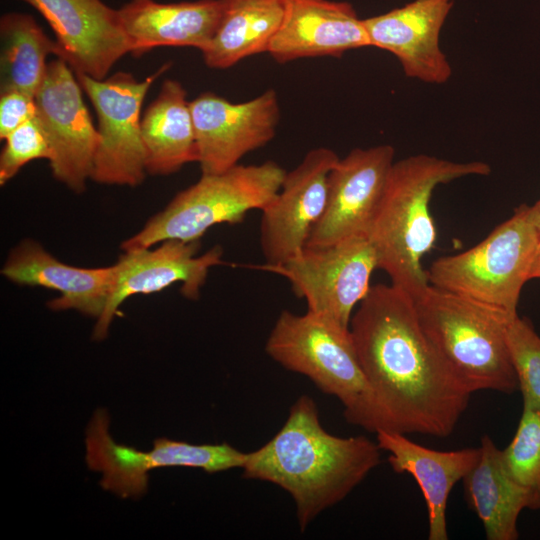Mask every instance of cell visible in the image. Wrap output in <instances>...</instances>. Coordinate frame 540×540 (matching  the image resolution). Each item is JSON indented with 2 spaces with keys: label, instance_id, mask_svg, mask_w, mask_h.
<instances>
[{
  "label": "cell",
  "instance_id": "11",
  "mask_svg": "<svg viewBox=\"0 0 540 540\" xmlns=\"http://www.w3.org/2000/svg\"><path fill=\"white\" fill-rule=\"evenodd\" d=\"M35 119L50 146L53 177L76 193L91 179L99 133L82 98L75 72L62 58L48 62L35 94Z\"/></svg>",
  "mask_w": 540,
  "mask_h": 540
},
{
  "label": "cell",
  "instance_id": "8",
  "mask_svg": "<svg viewBox=\"0 0 540 540\" xmlns=\"http://www.w3.org/2000/svg\"><path fill=\"white\" fill-rule=\"evenodd\" d=\"M85 445L88 467L102 473L101 487L122 498L142 496L152 469L181 466L216 473L242 468L246 455L227 443L198 445L168 438L156 439L148 452L139 451L113 440L105 409L94 412L86 429Z\"/></svg>",
  "mask_w": 540,
  "mask_h": 540
},
{
  "label": "cell",
  "instance_id": "12",
  "mask_svg": "<svg viewBox=\"0 0 540 540\" xmlns=\"http://www.w3.org/2000/svg\"><path fill=\"white\" fill-rule=\"evenodd\" d=\"M190 110L202 174H218L238 165L247 153L273 139L280 119L273 89L242 103L204 92L190 101Z\"/></svg>",
  "mask_w": 540,
  "mask_h": 540
},
{
  "label": "cell",
  "instance_id": "27",
  "mask_svg": "<svg viewBox=\"0 0 540 540\" xmlns=\"http://www.w3.org/2000/svg\"><path fill=\"white\" fill-rule=\"evenodd\" d=\"M501 456L517 483L540 494V411L523 406L515 435Z\"/></svg>",
  "mask_w": 540,
  "mask_h": 540
},
{
  "label": "cell",
  "instance_id": "20",
  "mask_svg": "<svg viewBox=\"0 0 540 540\" xmlns=\"http://www.w3.org/2000/svg\"><path fill=\"white\" fill-rule=\"evenodd\" d=\"M377 444L389 453L388 462L396 473L414 477L428 510V539L447 540L446 510L450 492L476 465L480 447L438 451L417 444L404 433L376 432Z\"/></svg>",
  "mask_w": 540,
  "mask_h": 540
},
{
  "label": "cell",
  "instance_id": "5",
  "mask_svg": "<svg viewBox=\"0 0 540 540\" xmlns=\"http://www.w3.org/2000/svg\"><path fill=\"white\" fill-rule=\"evenodd\" d=\"M539 243L530 206L520 205L479 244L436 259L426 270L428 282L509 322L518 315Z\"/></svg>",
  "mask_w": 540,
  "mask_h": 540
},
{
  "label": "cell",
  "instance_id": "21",
  "mask_svg": "<svg viewBox=\"0 0 540 540\" xmlns=\"http://www.w3.org/2000/svg\"><path fill=\"white\" fill-rule=\"evenodd\" d=\"M117 12L130 54L139 57L160 46H187L202 51L217 29L220 5L218 0H130Z\"/></svg>",
  "mask_w": 540,
  "mask_h": 540
},
{
  "label": "cell",
  "instance_id": "2",
  "mask_svg": "<svg viewBox=\"0 0 540 540\" xmlns=\"http://www.w3.org/2000/svg\"><path fill=\"white\" fill-rule=\"evenodd\" d=\"M377 442L327 432L315 401L302 395L277 434L246 453L243 477L273 483L296 505L303 531L321 512L342 501L380 461Z\"/></svg>",
  "mask_w": 540,
  "mask_h": 540
},
{
  "label": "cell",
  "instance_id": "28",
  "mask_svg": "<svg viewBox=\"0 0 540 540\" xmlns=\"http://www.w3.org/2000/svg\"><path fill=\"white\" fill-rule=\"evenodd\" d=\"M0 154V184H6L20 169L36 159L52 157V152L35 117L10 133Z\"/></svg>",
  "mask_w": 540,
  "mask_h": 540
},
{
  "label": "cell",
  "instance_id": "25",
  "mask_svg": "<svg viewBox=\"0 0 540 540\" xmlns=\"http://www.w3.org/2000/svg\"><path fill=\"white\" fill-rule=\"evenodd\" d=\"M0 93L20 91L35 97L46 73L48 55L58 56L33 16L8 12L0 19Z\"/></svg>",
  "mask_w": 540,
  "mask_h": 540
},
{
  "label": "cell",
  "instance_id": "10",
  "mask_svg": "<svg viewBox=\"0 0 540 540\" xmlns=\"http://www.w3.org/2000/svg\"><path fill=\"white\" fill-rule=\"evenodd\" d=\"M254 267L287 279L308 311L349 328L354 308L371 288L378 258L369 237L357 236L326 247H306L282 264Z\"/></svg>",
  "mask_w": 540,
  "mask_h": 540
},
{
  "label": "cell",
  "instance_id": "1",
  "mask_svg": "<svg viewBox=\"0 0 540 540\" xmlns=\"http://www.w3.org/2000/svg\"><path fill=\"white\" fill-rule=\"evenodd\" d=\"M349 330L384 430L451 434L472 393L425 335L413 297L392 283L371 286Z\"/></svg>",
  "mask_w": 540,
  "mask_h": 540
},
{
  "label": "cell",
  "instance_id": "31",
  "mask_svg": "<svg viewBox=\"0 0 540 540\" xmlns=\"http://www.w3.org/2000/svg\"><path fill=\"white\" fill-rule=\"evenodd\" d=\"M532 278H540V243L537 248L530 271V279Z\"/></svg>",
  "mask_w": 540,
  "mask_h": 540
},
{
  "label": "cell",
  "instance_id": "4",
  "mask_svg": "<svg viewBox=\"0 0 540 540\" xmlns=\"http://www.w3.org/2000/svg\"><path fill=\"white\" fill-rule=\"evenodd\" d=\"M265 351L285 369L308 377L323 393L335 396L350 424L374 433L385 429L349 328L308 310L304 314L283 310Z\"/></svg>",
  "mask_w": 540,
  "mask_h": 540
},
{
  "label": "cell",
  "instance_id": "9",
  "mask_svg": "<svg viewBox=\"0 0 540 540\" xmlns=\"http://www.w3.org/2000/svg\"><path fill=\"white\" fill-rule=\"evenodd\" d=\"M169 66V63L164 64L142 81L122 71L102 80L75 73L98 118L99 144L91 174L93 181L130 187L143 182L147 172L141 107L153 82Z\"/></svg>",
  "mask_w": 540,
  "mask_h": 540
},
{
  "label": "cell",
  "instance_id": "14",
  "mask_svg": "<svg viewBox=\"0 0 540 540\" xmlns=\"http://www.w3.org/2000/svg\"><path fill=\"white\" fill-rule=\"evenodd\" d=\"M338 160L332 149L318 147L286 172L280 190L261 210L260 245L266 264H282L306 248L325 209L328 176Z\"/></svg>",
  "mask_w": 540,
  "mask_h": 540
},
{
  "label": "cell",
  "instance_id": "22",
  "mask_svg": "<svg viewBox=\"0 0 540 540\" xmlns=\"http://www.w3.org/2000/svg\"><path fill=\"white\" fill-rule=\"evenodd\" d=\"M476 465L462 479L469 507L481 520L488 540H516L524 509H540V494L517 483L506 471L501 449L484 435Z\"/></svg>",
  "mask_w": 540,
  "mask_h": 540
},
{
  "label": "cell",
  "instance_id": "6",
  "mask_svg": "<svg viewBox=\"0 0 540 540\" xmlns=\"http://www.w3.org/2000/svg\"><path fill=\"white\" fill-rule=\"evenodd\" d=\"M413 299L425 335L471 393L512 394L518 389L507 321L430 284Z\"/></svg>",
  "mask_w": 540,
  "mask_h": 540
},
{
  "label": "cell",
  "instance_id": "13",
  "mask_svg": "<svg viewBox=\"0 0 540 540\" xmlns=\"http://www.w3.org/2000/svg\"><path fill=\"white\" fill-rule=\"evenodd\" d=\"M394 154L391 145L383 144L355 148L339 158L328 176L325 209L306 247H326L352 237H368Z\"/></svg>",
  "mask_w": 540,
  "mask_h": 540
},
{
  "label": "cell",
  "instance_id": "3",
  "mask_svg": "<svg viewBox=\"0 0 540 540\" xmlns=\"http://www.w3.org/2000/svg\"><path fill=\"white\" fill-rule=\"evenodd\" d=\"M481 161L453 162L420 154L394 161L369 232L378 268L413 298L429 285L423 257L433 248L436 229L430 201L437 186L466 176H486Z\"/></svg>",
  "mask_w": 540,
  "mask_h": 540
},
{
  "label": "cell",
  "instance_id": "24",
  "mask_svg": "<svg viewBox=\"0 0 540 540\" xmlns=\"http://www.w3.org/2000/svg\"><path fill=\"white\" fill-rule=\"evenodd\" d=\"M220 18L210 43L201 51L213 69L268 52L286 12L287 0H218Z\"/></svg>",
  "mask_w": 540,
  "mask_h": 540
},
{
  "label": "cell",
  "instance_id": "18",
  "mask_svg": "<svg viewBox=\"0 0 540 540\" xmlns=\"http://www.w3.org/2000/svg\"><path fill=\"white\" fill-rule=\"evenodd\" d=\"M368 46L363 19L349 2L287 0L283 22L267 53L286 63L307 57H340Z\"/></svg>",
  "mask_w": 540,
  "mask_h": 540
},
{
  "label": "cell",
  "instance_id": "19",
  "mask_svg": "<svg viewBox=\"0 0 540 540\" xmlns=\"http://www.w3.org/2000/svg\"><path fill=\"white\" fill-rule=\"evenodd\" d=\"M1 273L19 285L40 286L59 292V297L48 302L51 310L73 309L98 319L112 291L115 267L67 265L39 243L26 239L12 249Z\"/></svg>",
  "mask_w": 540,
  "mask_h": 540
},
{
  "label": "cell",
  "instance_id": "16",
  "mask_svg": "<svg viewBox=\"0 0 540 540\" xmlns=\"http://www.w3.org/2000/svg\"><path fill=\"white\" fill-rule=\"evenodd\" d=\"M35 8L52 28L58 56L75 73L105 79L130 53L117 9L102 0H20Z\"/></svg>",
  "mask_w": 540,
  "mask_h": 540
},
{
  "label": "cell",
  "instance_id": "7",
  "mask_svg": "<svg viewBox=\"0 0 540 540\" xmlns=\"http://www.w3.org/2000/svg\"><path fill=\"white\" fill-rule=\"evenodd\" d=\"M286 171L274 161L236 165L222 173L202 174L179 192L145 226L121 244L123 251L151 248L165 240L199 241L214 225L241 223L276 196Z\"/></svg>",
  "mask_w": 540,
  "mask_h": 540
},
{
  "label": "cell",
  "instance_id": "30",
  "mask_svg": "<svg viewBox=\"0 0 540 540\" xmlns=\"http://www.w3.org/2000/svg\"><path fill=\"white\" fill-rule=\"evenodd\" d=\"M530 213L540 237V199L534 205L530 206Z\"/></svg>",
  "mask_w": 540,
  "mask_h": 540
},
{
  "label": "cell",
  "instance_id": "29",
  "mask_svg": "<svg viewBox=\"0 0 540 540\" xmlns=\"http://www.w3.org/2000/svg\"><path fill=\"white\" fill-rule=\"evenodd\" d=\"M36 115L35 97L20 91L0 93V138L4 140L15 129Z\"/></svg>",
  "mask_w": 540,
  "mask_h": 540
},
{
  "label": "cell",
  "instance_id": "23",
  "mask_svg": "<svg viewBox=\"0 0 540 540\" xmlns=\"http://www.w3.org/2000/svg\"><path fill=\"white\" fill-rule=\"evenodd\" d=\"M146 172L169 175L198 161L190 101L182 84L167 79L141 118Z\"/></svg>",
  "mask_w": 540,
  "mask_h": 540
},
{
  "label": "cell",
  "instance_id": "26",
  "mask_svg": "<svg viewBox=\"0 0 540 540\" xmlns=\"http://www.w3.org/2000/svg\"><path fill=\"white\" fill-rule=\"evenodd\" d=\"M506 339L523 406L540 411V337L517 315L506 325Z\"/></svg>",
  "mask_w": 540,
  "mask_h": 540
},
{
  "label": "cell",
  "instance_id": "15",
  "mask_svg": "<svg viewBox=\"0 0 540 540\" xmlns=\"http://www.w3.org/2000/svg\"><path fill=\"white\" fill-rule=\"evenodd\" d=\"M199 241L165 240L155 249L124 251L114 264L112 291L103 314L93 331L95 340H103L119 306L130 296L159 292L180 282L181 293L196 300L209 270L222 264L223 248L216 245L198 255Z\"/></svg>",
  "mask_w": 540,
  "mask_h": 540
},
{
  "label": "cell",
  "instance_id": "17",
  "mask_svg": "<svg viewBox=\"0 0 540 540\" xmlns=\"http://www.w3.org/2000/svg\"><path fill=\"white\" fill-rule=\"evenodd\" d=\"M453 0H413L363 19L370 46L392 53L405 75L428 84H444L451 65L440 47V33Z\"/></svg>",
  "mask_w": 540,
  "mask_h": 540
}]
</instances>
